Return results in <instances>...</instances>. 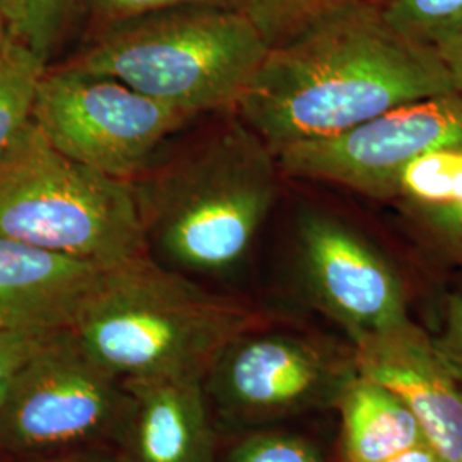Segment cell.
<instances>
[{
    "mask_svg": "<svg viewBox=\"0 0 462 462\" xmlns=\"http://www.w3.org/2000/svg\"><path fill=\"white\" fill-rule=\"evenodd\" d=\"M450 91L457 89L437 50L362 0L269 49L235 114L278 154Z\"/></svg>",
    "mask_w": 462,
    "mask_h": 462,
    "instance_id": "1",
    "label": "cell"
},
{
    "mask_svg": "<svg viewBox=\"0 0 462 462\" xmlns=\"http://www.w3.org/2000/svg\"><path fill=\"white\" fill-rule=\"evenodd\" d=\"M278 158L236 116L133 180L146 245L180 273L221 274L240 264L278 194Z\"/></svg>",
    "mask_w": 462,
    "mask_h": 462,
    "instance_id": "2",
    "label": "cell"
},
{
    "mask_svg": "<svg viewBox=\"0 0 462 462\" xmlns=\"http://www.w3.org/2000/svg\"><path fill=\"white\" fill-rule=\"evenodd\" d=\"M267 317L216 295L148 252L108 267L70 332L120 379L204 377L238 336Z\"/></svg>",
    "mask_w": 462,
    "mask_h": 462,
    "instance_id": "3",
    "label": "cell"
},
{
    "mask_svg": "<svg viewBox=\"0 0 462 462\" xmlns=\"http://www.w3.org/2000/svg\"><path fill=\"white\" fill-rule=\"evenodd\" d=\"M267 51L242 9L185 5L97 32L60 66L114 78L196 118L236 112Z\"/></svg>",
    "mask_w": 462,
    "mask_h": 462,
    "instance_id": "4",
    "label": "cell"
},
{
    "mask_svg": "<svg viewBox=\"0 0 462 462\" xmlns=\"http://www.w3.org/2000/svg\"><path fill=\"white\" fill-rule=\"evenodd\" d=\"M0 236L99 264L148 252L133 182L69 158L33 122L0 156Z\"/></svg>",
    "mask_w": 462,
    "mask_h": 462,
    "instance_id": "5",
    "label": "cell"
},
{
    "mask_svg": "<svg viewBox=\"0 0 462 462\" xmlns=\"http://www.w3.org/2000/svg\"><path fill=\"white\" fill-rule=\"evenodd\" d=\"M133 410L124 380L91 358L69 330L53 332L9 380L0 410V448L59 454L116 442Z\"/></svg>",
    "mask_w": 462,
    "mask_h": 462,
    "instance_id": "6",
    "label": "cell"
},
{
    "mask_svg": "<svg viewBox=\"0 0 462 462\" xmlns=\"http://www.w3.org/2000/svg\"><path fill=\"white\" fill-rule=\"evenodd\" d=\"M192 120L114 78L62 66L47 67L32 116L53 148L127 182Z\"/></svg>",
    "mask_w": 462,
    "mask_h": 462,
    "instance_id": "7",
    "label": "cell"
},
{
    "mask_svg": "<svg viewBox=\"0 0 462 462\" xmlns=\"http://www.w3.org/2000/svg\"><path fill=\"white\" fill-rule=\"evenodd\" d=\"M353 347L337 351L298 334L250 330L231 341L206 374V393L225 420L263 427L336 408L356 375Z\"/></svg>",
    "mask_w": 462,
    "mask_h": 462,
    "instance_id": "8",
    "label": "cell"
},
{
    "mask_svg": "<svg viewBox=\"0 0 462 462\" xmlns=\"http://www.w3.org/2000/svg\"><path fill=\"white\" fill-rule=\"evenodd\" d=\"M462 144V93L416 99L346 133L281 149L280 170L300 180L332 183L387 200L397 173L421 154Z\"/></svg>",
    "mask_w": 462,
    "mask_h": 462,
    "instance_id": "9",
    "label": "cell"
},
{
    "mask_svg": "<svg viewBox=\"0 0 462 462\" xmlns=\"http://www.w3.org/2000/svg\"><path fill=\"white\" fill-rule=\"evenodd\" d=\"M297 257L307 297L351 343L410 319L396 269L341 221L305 216L298 225Z\"/></svg>",
    "mask_w": 462,
    "mask_h": 462,
    "instance_id": "10",
    "label": "cell"
},
{
    "mask_svg": "<svg viewBox=\"0 0 462 462\" xmlns=\"http://www.w3.org/2000/svg\"><path fill=\"white\" fill-rule=\"evenodd\" d=\"M356 370L404 401L444 462H462V382L433 337L406 319L353 343Z\"/></svg>",
    "mask_w": 462,
    "mask_h": 462,
    "instance_id": "11",
    "label": "cell"
},
{
    "mask_svg": "<svg viewBox=\"0 0 462 462\" xmlns=\"http://www.w3.org/2000/svg\"><path fill=\"white\" fill-rule=\"evenodd\" d=\"M110 265L0 236V330L51 334L72 329Z\"/></svg>",
    "mask_w": 462,
    "mask_h": 462,
    "instance_id": "12",
    "label": "cell"
},
{
    "mask_svg": "<svg viewBox=\"0 0 462 462\" xmlns=\"http://www.w3.org/2000/svg\"><path fill=\"white\" fill-rule=\"evenodd\" d=\"M133 396L120 442L127 462H215L204 377L122 379Z\"/></svg>",
    "mask_w": 462,
    "mask_h": 462,
    "instance_id": "13",
    "label": "cell"
},
{
    "mask_svg": "<svg viewBox=\"0 0 462 462\" xmlns=\"http://www.w3.org/2000/svg\"><path fill=\"white\" fill-rule=\"evenodd\" d=\"M336 408L341 414L343 462H382L427 442L404 401L360 374L347 382Z\"/></svg>",
    "mask_w": 462,
    "mask_h": 462,
    "instance_id": "14",
    "label": "cell"
},
{
    "mask_svg": "<svg viewBox=\"0 0 462 462\" xmlns=\"http://www.w3.org/2000/svg\"><path fill=\"white\" fill-rule=\"evenodd\" d=\"M47 67V60L16 34L7 32L0 40V156L32 122L36 89Z\"/></svg>",
    "mask_w": 462,
    "mask_h": 462,
    "instance_id": "15",
    "label": "cell"
},
{
    "mask_svg": "<svg viewBox=\"0 0 462 462\" xmlns=\"http://www.w3.org/2000/svg\"><path fill=\"white\" fill-rule=\"evenodd\" d=\"M387 200L401 209L462 204V144L433 149L404 166L391 183Z\"/></svg>",
    "mask_w": 462,
    "mask_h": 462,
    "instance_id": "16",
    "label": "cell"
},
{
    "mask_svg": "<svg viewBox=\"0 0 462 462\" xmlns=\"http://www.w3.org/2000/svg\"><path fill=\"white\" fill-rule=\"evenodd\" d=\"M362 0H238L269 49L293 40L319 21Z\"/></svg>",
    "mask_w": 462,
    "mask_h": 462,
    "instance_id": "17",
    "label": "cell"
},
{
    "mask_svg": "<svg viewBox=\"0 0 462 462\" xmlns=\"http://www.w3.org/2000/svg\"><path fill=\"white\" fill-rule=\"evenodd\" d=\"M401 33L435 47L462 32V0H372Z\"/></svg>",
    "mask_w": 462,
    "mask_h": 462,
    "instance_id": "18",
    "label": "cell"
},
{
    "mask_svg": "<svg viewBox=\"0 0 462 462\" xmlns=\"http://www.w3.org/2000/svg\"><path fill=\"white\" fill-rule=\"evenodd\" d=\"M74 7L76 0H17L16 17L9 32L49 60Z\"/></svg>",
    "mask_w": 462,
    "mask_h": 462,
    "instance_id": "19",
    "label": "cell"
},
{
    "mask_svg": "<svg viewBox=\"0 0 462 462\" xmlns=\"http://www.w3.org/2000/svg\"><path fill=\"white\" fill-rule=\"evenodd\" d=\"M221 462H324L312 440L288 431H255L242 439Z\"/></svg>",
    "mask_w": 462,
    "mask_h": 462,
    "instance_id": "20",
    "label": "cell"
},
{
    "mask_svg": "<svg viewBox=\"0 0 462 462\" xmlns=\"http://www.w3.org/2000/svg\"><path fill=\"white\" fill-rule=\"evenodd\" d=\"M401 211L429 247L462 269V204Z\"/></svg>",
    "mask_w": 462,
    "mask_h": 462,
    "instance_id": "21",
    "label": "cell"
},
{
    "mask_svg": "<svg viewBox=\"0 0 462 462\" xmlns=\"http://www.w3.org/2000/svg\"><path fill=\"white\" fill-rule=\"evenodd\" d=\"M91 26L101 32L135 17L185 5L238 7V0H76ZM240 9V7H238Z\"/></svg>",
    "mask_w": 462,
    "mask_h": 462,
    "instance_id": "22",
    "label": "cell"
},
{
    "mask_svg": "<svg viewBox=\"0 0 462 462\" xmlns=\"http://www.w3.org/2000/svg\"><path fill=\"white\" fill-rule=\"evenodd\" d=\"M51 334L0 330V383L13 379Z\"/></svg>",
    "mask_w": 462,
    "mask_h": 462,
    "instance_id": "23",
    "label": "cell"
},
{
    "mask_svg": "<svg viewBox=\"0 0 462 462\" xmlns=\"http://www.w3.org/2000/svg\"><path fill=\"white\" fill-rule=\"evenodd\" d=\"M433 341L447 365L462 382V293L447 297L442 312V329Z\"/></svg>",
    "mask_w": 462,
    "mask_h": 462,
    "instance_id": "24",
    "label": "cell"
},
{
    "mask_svg": "<svg viewBox=\"0 0 462 462\" xmlns=\"http://www.w3.org/2000/svg\"><path fill=\"white\" fill-rule=\"evenodd\" d=\"M433 49L437 50L439 57L446 64L447 70L456 84V89L462 93V32L437 43Z\"/></svg>",
    "mask_w": 462,
    "mask_h": 462,
    "instance_id": "25",
    "label": "cell"
},
{
    "mask_svg": "<svg viewBox=\"0 0 462 462\" xmlns=\"http://www.w3.org/2000/svg\"><path fill=\"white\" fill-rule=\"evenodd\" d=\"M34 462H127L122 454H106L99 450H88V448H76V450H67V452H59V454H50L43 459Z\"/></svg>",
    "mask_w": 462,
    "mask_h": 462,
    "instance_id": "26",
    "label": "cell"
},
{
    "mask_svg": "<svg viewBox=\"0 0 462 462\" xmlns=\"http://www.w3.org/2000/svg\"><path fill=\"white\" fill-rule=\"evenodd\" d=\"M382 462H444V459L429 442H421L402 452H397L393 457Z\"/></svg>",
    "mask_w": 462,
    "mask_h": 462,
    "instance_id": "27",
    "label": "cell"
},
{
    "mask_svg": "<svg viewBox=\"0 0 462 462\" xmlns=\"http://www.w3.org/2000/svg\"><path fill=\"white\" fill-rule=\"evenodd\" d=\"M17 0H0V13L5 17L7 26L11 28L14 17H16Z\"/></svg>",
    "mask_w": 462,
    "mask_h": 462,
    "instance_id": "28",
    "label": "cell"
},
{
    "mask_svg": "<svg viewBox=\"0 0 462 462\" xmlns=\"http://www.w3.org/2000/svg\"><path fill=\"white\" fill-rule=\"evenodd\" d=\"M9 32V26H7V21H5V17L2 16V13H0V40L4 38V34Z\"/></svg>",
    "mask_w": 462,
    "mask_h": 462,
    "instance_id": "29",
    "label": "cell"
},
{
    "mask_svg": "<svg viewBox=\"0 0 462 462\" xmlns=\"http://www.w3.org/2000/svg\"><path fill=\"white\" fill-rule=\"evenodd\" d=\"M7 385H9V382H4V383H0V410H2V404H4V397H5V393H7Z\"/></svg>",
    "mask_w": 462,
    "mask_h": 462,
    "instance_id": "30",
    "label": "cell"
}]
</instances>
